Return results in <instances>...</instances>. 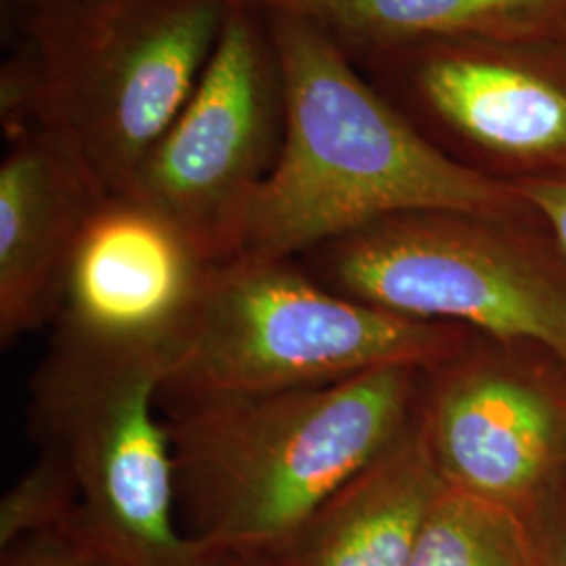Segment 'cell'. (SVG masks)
I'll return each instance as SVG.
<instances>
[{"label":"cell","mask_w":566,"mask_h":566,"mask_svg":"<svg viewBox=\"0 0 566 566\" xmlns=\"http://www.w3.org/2000/svg\"><path fill=\"white\" fill-rule=\"evenodd\" d=\"M283 142L240 256L294 259L386 217L447 212L491 221L512 189L451 160L378 99L313 21L275 13Z\"/></svg>","instance_id":"cell-1"},{"label":"cell","mask_w":566,"mask_h":566,"mask_svg":"<svg viewBox=\"0 0 566 566\" xmlns=\"http://www.w3.org/2000/svg\"><path fill=\"white\" fill-rule=\"evenodd\" d=\"M416 367L334 385L160 401L182 531L208 549L259 558L409 426Z\"/></svg>","instance_id":"cell-2"},{"label":"cell","mask_w":566,"mask_h":566,"mask_svg":"<svg viewBox=\"0 0 566 566\" xmlns=\"http://www.w3.org/2000/svg\"><path fill=\"white\" fill-rule=\"evenodd\" d=\"M458 327L353 301L294 259L217 264L166 355L160 401H203L334 385L380 367H434Z\"/></svg>","instance_id":"cell-3"},{"label":"cell","mask_w":566,"mask_h":566,"mask_svg":"<svg viewBox=\"0 0 566 566\" xmlns=\"http://www.w3.org/2000/svg\"><path fill=\"white\" fill-rule=\"evenodd\" d=\"M166 359L53 338L30 382V422L76 489L67 539L103 566H196L208 552L177 523L160 409Z\"/></svg>","instance_id":"cell-4"},{"label":"cell","mask_w":566,"mask_h":566,"mask_svg":"<svg viewBox=\"0 0 566 566\" xmlns=\"http://www.w3.org/2000/svg\"><path fill=\"white\" fill-rule=\"evenodd\" d=\"M233 0H72L49 7L60 133L124 196L181 116Z\"/></svg>","instance_id":"cell-5"},{"label":"cell","mask_w":566,"mask_h":566,"mask_svg":"<svg viewBox=\"0 0 566 566\" xmlns=\"http://www.w3.org/2000/svg\"><path fill=\"white\" fill-rule=\"evenodd\" d=\"M303 269L359 303L430 324L533 340L566 364V292L483 219L386 217L304 252Z\"/></svg>","instance_id":"cell-6"},{"label":"cell","mask_w":566,"mask_h":566,"mask_svg":"<svg viewBox=\"0 0 566 566\" xmlns=\"http://www.w3.org/2000/svg\"><path fill=\"white\" fill-rule=\"evenodd\" d=\"M277 65L233 0L181 116L124 196L175 224L208 263L240 256L252 202L269 177Z\"/></svg>","instance_id":"cell-7"},{"label":"cell","mask_w":566,"mask_h":566,"mask_svg":"<svg viewBox=\"0 0 566 566\" xmlns=\"http://www.w3.org/2000/svg\"><path fill=\"white\" fill-rule=\"evenodd\" d=\"M214 266L163 214L109 193L74 248L55 338L166 359Z\"/></svg>","instance_id":"cell-8"},{"label":"cell","mask_w":566,"mask_h":566,"mask_svg":"<svg viewBox=\"0 0 566 566\" xmlns=\"http://www.w3.org/2000/svg\"><path fill=\"white\" fill-rule=\"evenodd\" d=\"M107 189L60 130L0 166V343L55 324L82 229Z\"/></svg>","instance_id":"cell-9"},{"label":"cell","mask_w":566,"mask_h":566,"mask_svg":"<svg viewBox=\"0 0 566 566\" xmlns=\"http://www.w3.org/2000/svg\"><path fill=\"white\" fill-rule=\"evenodd\" d=\"M420 424L447 486L528 516L560 439L556 405L544 390L500 369L460 367Z\"/></svg>","instance_id":"cell-10"},{"label":"cell","mask_w":566,"mask_h":566,"mask_svg":"<svg viewBox=\"0 0 566 566\" xmlns=\"http://www.w3.org/2000/svg\"><path fill=\"white\" fill-rule=\"evenodd\" d=\"M446 489L424 428L409 424L280 546L254 560L263 566H409L426 518Z\"/></svg>","instance_id":"cell-11"},{"label":"cell","mask_w":566,"mask_h":566,"mask_svg":"<svg viewBox=\"0 0 566 566\" xmlns=\"http://www.w3.org/2000/svg\"><path fill=\"white\" fill-rule=\"evenodd\" d=\"M420 91L470 142L521 160L566 158V82L521 61L451 53L426 61Z\"/></svg>","instance_id":"cell-12"},{"label":"cell","mask_w":566,"mask_h":566,"mask_svg":"<svg viewBox=\"0 0 566 566\" xmlns=\"http://www.w3.org/2000/svg\"><path fill=\"white\" fill-rule=\"evenodd\" d=\"M275 13L365 39L497 36L560 13L566 0H256Z\"/></svg>","instance_id":"cell-13"},{"label":"cell","mask_w":566,"mask_h":566,"mask_svg":"<svg viewBox=\"0 0 566 566\" xmlns=\"http://www.w3.org/2000/svg\"><path fill=\"white\" fill-rule=\"evenodd\" d=\"M409 566H542L531 518L447 486Z\"/></svg>","instance_id":"cell-14"},{"label":"cell","mask_w":566,"mask_h":566,"mask_svg":"<svg viewBox=\"0 0 566 566\" xmlns=\"http://www.w3.org/2000/svg\"><path fill=\"white\" fill-rule=\"evenodd\" d=\"M74 516V483L60 458L41 447L34 464L0 502V549L42 533L67 535Z\"/></svg>","instance_id":"cell-15"},{"label":"cell","mask_w":566,"mask_h":566,"mask_svg":"<svg viewBox=\"0 0 566 566\" xmlns=\"http://www.w3.org/2000/svg\"><path fill=\"white\" fill-rule=\"evenodd\" d=\"M0 566H103L65 535L42 533L0 549Z\"/></svg>","instance_id":"cell-16"},{"label":"cell","mask_w":566,"mask_h":566,"mask_svg":"<svg viewBox=\"0 0 566 566\" xmlns=\"http://www.w3.org/2000/svg\"><path fill=\"white\" fill-rule=\"evenodd\" d=\"M518 196L533 203L552 224L556 240L566 254V177L563 179H533L516 187Z\"/></svg>","instance_id":"cell-17"},{"label":"cell","mask_w":566,"mask_h":566,"mask_svg":"<svg viewBox=\"0 0 566 566\" xmlns=\"http://www.w3.org/2000/svg\"><path fill=\"white\" fill-rule=\"evenodd\" d=\"M537 544H539V558L542 566H566V504L560 510L544 518H531Z\"/></svg>","instance_id":"cell-18"},{"label":"cell","mask_w":566,"mask_h":566,"mask_svg":"<svg viewBox=\"0 0 566 566\" xmlns=\"http://www.w3.org/2000/svg\"><path fill=\"white\" fill-rule=\"evenodd\" d=\"M196 566H263L254 558L240 556V554H231V552H217V549H208L206 556Z\"/></svg>","instance_id":"cell-19"},{"label":"cell","mask_w":566,"mask_h":566,"mask_svg":"<svg viewBox=\"0 0 566 566\" xmlns=\"http://www.w3.org/2000/svg\"><path fill=\"white\" fill-rule=\"evenodd\" d=\"M34 2H39L41 7H57V4H65V2H72V0H34Z\"/></svg>","instance_id":"cell-20"}]
</instances>
